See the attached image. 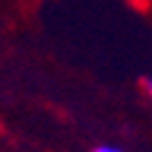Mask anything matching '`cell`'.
Masks as SVG:
<instances>
[{"label": "cell", "instance_id": "cell-1", "mask_svg": "<svg viewBox=\"0 0 152 152\" xmlns=\"http://www.w3.org/2000/svg\"><path fill=\"white\" fill-rule=\"evenodd\" d=\"M92 152H123V150H118V147H111V145H99V147H94Z\"/></svg>", "mask_w": 152, "mask_h": 152}, {"label": "cell", "instance_id": "cell-2", "mask_svg": "<svg viewBox=\"0 0 152 152\" xmlns=\"http://www.w3.org/2000/svg\"><path fill=\"white\" fill-rule=\"evenodd\" d=\"M142 87H145V92L152 97V80H145V85H142Z\"/></svg>", "mask_w": 152, "mask_h": 152}]
</instances>
